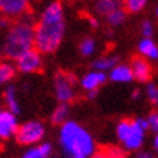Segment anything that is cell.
<instances>
[{"label": "cell", "instance_id": "obj_1", "mask_svg": "<svg viewBox=\"0 0 158 158\" xmlns=\"http://www.w3.org/2000/svg\"><path fill=\"white\" fill-rule=\"evenodd\" d=\"M65 34L64 9L60 2L49 3L34 26V48L41 54H52L61 45Z\"/></svg>", "mask_w": 158, "mask_h": 158}, {"label": "cell", "instance_id": "obj_2", "mask_svg": "<svg viewBox=\"0 0 158 158\" xmlns=\"http://www.w3.org/2000/svg\"><path fill=\"white\" fill-rule=\"evenodd\" d=\"M60 144L65 154V158L77 155L90 158L96 152V144L90 132L74 120H67L61 125Z\"/></svg>", "mask_w": 158, "mask_h": 158}, {"label": "cell", "instance_id": "obj_3", "mask_svg": "<svg viewBox=\"0 0 158 158\" xmlns=\"http://www.w3.org/2000/svg\"><path fill=\"white\" fill-rule=\"evenodd\" d=\"M34 48V26L25 19L16 20L6 29L2 42V54L6 58L16 60L23 52Z\"/></svg>", "mask_w": 158, "mask_h": 158}, {"label": "cell", "instance_id": "obj_4", "mask_svg": "<svg viewBox=\"0 0 158 158\" xmlns=\"http://www.w3.org/2000/svg\"><path fill=\"white\" fill-rule=\"evenodd\" d=\"M147 122L145 119H122L116 126L118 139L123 144L128 151H138L145 142L147 134Z\"/></svg>", "mask_w": 158, "mask_h": 158}, {"label": "cell", "instance_id": "obj_5", "mask_svg": "<svg viewBox=\"0 0 158 158\" xmlns=\"http://www.w3.org/2000/svg\"><path fill=\"white\" fill-rule=\"evenodd\" d=\"M76 77L71 73L60 71L54 78V89H55V96L60 103L68 105L70 102L74 100L76 97Z\"/></svg>", "mask_w": 158, "mask_h": 158}, {"label": "cell", "instance_id": "obj_6", "mask_svg": "<svg viewBox=\"0 0 158 158\" xmlns=\"http://www.w3.org/2000/svg\"><path fill=\"white\" fill-rule=\"evenodd\" d=\"M15 135H16V141L22 145L38 144L45 135V126L39 120H29L18 126Z\"/></svg>", "mask_w": 158, "mask_h": 158}, {"label": "cell", "instance_id": "obj_7", "mask_svg": "<svg viewBox=\"0 0 158 158\" xmlns=\"http://www.w3.org/2000/svg\"><path fill=\"white\" fill-rule=\"evenodd\" d=\"M16 70L23 74H35L42 70V54L38 52L35 48L23 52L16 60Z\"/></svg>", "mask_w": 158, "mask_h": 158}, {"label": "cell", "instance_id": "obj_8", "mask_svg": "<svg viewBox=\"0 0 158 158\" xmlns=\"http://www.w3.org/2000/svg\"><path fill=\"white\" fill-rule=\"evenodd\" d=\"M31 0H0V15L6 19H19L28 13Z\"/></svg>", "mask_w": 158, "mask_h": 158}, {"label": "cell", "instance_id": "obj_9", "mask_svg": "<svg viewBox=\"0 0 158 158\" xmlns=\"http://www.w3.org/2000/svg\"><path fill=\"white\" fill-rule=\"evenodd\" d=\"M129 67L132 71V76H134V80H138L141 83H149V80L152 78V67L147 58H134Z\"/></svg>", "mask_w": 158, "mask_h": 158}, {"label": "cell", "instance_id": "obj_10", "mask_svg": "<svg viewBox=\"0 0 158 158\" xmlns=\"http://www.w3.org/2000/svg\"><path fill=\"white\" fill-rule=\"evenodd\" d=\"M106 80H107L106 73L93 70V71L83 76V78L80 80V86L86 91H97L106 83Z\"/></svg>", "mask_w": 158, "mask_h": 158}, {"label": "cell", "instance_id": "obj_11", "mask_svg": "<svg viewBox=\"0 0 158 158\" xmlns=\"http://www.w3.org/2000/svg\"><path fill=\"white\" fill-rule=\"evenodd\" d=\"M18 129V120L16 115L10 113L9 110H3L0 112V139H7L12 135H15Z\"/></svg>", "mask_w": 158, "mask_h": 158}, {"label": "cell", "instance_id": "obj_12", "mask_svg": "<svg viewBox=\"0 0 158 158\" xmlns=\"http://www.w3.org/2000/svg\"><path fill=\"white\" fill-rule=\"evenodd\" d=\"M109 78L115 83H131L134 80L131 67L126 64H116L109 71Z\"/></svg>", "mask_w": 158, "mask_h": 158}, {"label": "cell", "instance_id": "obj_13", "mask_svg": "<svg viewBox=\"0 0 158 158\" xmlns=\"http://www.w3.org/2000/svg\"><path fill=\"white\" fill-rule=\"evenodd\" d=\"M138 49L141 57L151 60V61L158 60V47L152 38H142L138 44Z\"/></svg>", "mask_w": 158, "mask_h": 158}, {"label": "cell", "instance_id": "obj_14", "mask_svg": "<svg viewBox=\"0 0 158 158\" xmlns=\"http://www.w3.org/2000/svg\"><path fill=\"white\" fill-rule=\"evenodd\" d=\"M120 7H122V0H94V10L103 18Z\"/></svg>", "mask_w": 158, "mask_h": 158}, {"label": "cell", "instance_id": "obj_15", "mask_svg": "<svg viewBox=\"0 0 158 158\" xmlns=\"http://www.w3.org/2000/svg\"><path fill=\"white\" fill-rule=\"evenodd\" d=\"M52 155V147L48 142H44V144L34 147V148L28 149L23 154L22 158H49Z\"/></svg>", "mask_w": 158, "mask_h": 158}, {"label": "cell", "instance_id": "obj_16", "mask_svg": "<svg viewBox=\"0 0 158 158\" xmlns=\"http://www.w3.org/2000/svg\"><path fill=\"white\" fill-rule=\"evenodd\" d=\"M5 103L6 107L10 113L18 115L20 112V106H19V100H18V94H16V89L15 87H7L5 91Z\"/></svg>", "mask_w": 158, "mask_h": 158}, {"label": "cell", "instance_id": "obj_17", "mask_svg": "<svg viewBox=\"0 0 158 158\" xmlns=\"http://www.w3.org/2000/svg\"><path fill=\"white\" fill-rule=\"evenodd\" d=\"M116 64H118V60H116L115 55H103V57L97 58L96 61L93 62V68L96 71L106 73V71H110Z\"/></svg>", "mask_w": 158, "mask_h": 158}, {"label": "cell", "instance_id": "obj_18", "mask_svg": "<svg viewBox=\"0 0 158 158\" xmlns=\"http://www.w3.org/2000/svg\"><path fill=\"white\" fill-rule=\"evenodd\" d=\"M68 115H70V107H68V105L60 103V105L55 107V110L52 112L51 120H52L54 125H62L64 122L68 120Z\"/></svg>", "mask_w": 158, "mask_h": 158}, {"label": "cell", "instance_id": "obj_19", "mask_svg": "<svg viewBox=\"0 0 158 158\" xmlns=\"http://www.w3.org/2000/svg\"><path fill=\"white\" fill-rule=\"evenodd\" d=\"M16 74V68L10 62L3 61L0 62V86H3L6 83H9Z\"/></svg>", "mask_w": 158, "mask_h": 158}, {"label": "cell", "instance_id": "obj_20", "mask_svg": "<svg viewBox=\"0 0 158 158\" xmlns=\"http://www.w3.org/2000/svg\"><path fill=\"white\" fill-rule=\"evenodd\" d=\"M123 7L122 9L126 13H139L147 7L148 0H123Z\"/></svg>", "mask_w": 158, "mask_h": 158}, {"label": "cell", "instance_id": "obj_21", "mask_svg": "<svg viewBox=\"0 0 158 158\" xmlns=\"http://www.w3.org/2000/svg\"><path fill=\"white\" fill-rule=\"evenodd\" d=\"M125 19H126V12H125L122 7H120V9H118V10H115V12H112L110 15H107V16H106L107 23H109L110 26H113V28L120 26V25L125 22Z\"/></svg>", "mask_w": 158, "mask_h": 158}, {"label": "cell", "instance_id": "obj_22", "mask_svg": "<svg viewBox=\"0 0 158 158\" xmlns=\"http://www.w3.org/2000/svg\"><path fill=\"white\" fill-rule=\"evenodd\" d=\"M80 52H81V55H84V57H90V55H93V54L96 52V41L93 38H84L80 42Z\"/></svg>", "mask_w": 158, "mask_h": 158}, {"label": "cell", "instance_id": "obj_23", "mask_svg": "<svg viewBox=\"0 0 158 158\" xmlns=\"http://www.w3.org/2000/svg\"><path fill=\"white\" fill-rule=\"evenodd\" d=\"M147 97H148V100L152 103V105H157L158 102V87L157 84H154V83H147Z\"/></svg>", "mask_w": 158, "mask_h": 158}, {"label": "cell", "instance_id": "obj_24", "mask_svg": "<svg viewBox=\"0 0 158 158\" xmlns=\"http://www.w3.org/2000/svg\"><path fill=\"white\" fill-rule=\"evenodd\" d=\"M145 122H147V128H148V131H151V132H154V134H157L158 131V115L157 112H151L148 115V118L145 119Z\"/></svg>", "mask_w": 158, "mask_h": 158}, {"label": "cell", "instance_id": "obj_25", "mask_svg": "<svg viewBox=\"0 0 158 158\" xmlns=\"http://www.w3.org/2000/svg\"><path fill=\"white\" fill-rule=\"evenodd\" d=\"M154 23L151 20H144L142 25H141V34H142V38H152L154 35Z\"/></svg>", "mask_w": 158, "mask_h": 158}, {"label": "cell", "instance_id": "obj_26", "mask_svg": "<svg viewBox=\"0 0 158 158\" xmlns=\"http://www.w3.org/2000/svg\"><path fill=\"white\" fill-rule=\"evenodd\" d=\"M91 158H110L107 154H106V151H105V148H102V149H99V151H96V152L91 155Z\"/></svg>", "mask_w": 158, "mask_h": 158}, {"label": "cell", "instance_id": "obj_27", "mask_svg": "<svg viewBox=\"0 0 158 158\" xmlns=\"http://www.w3.org/2000/svg\"><path fill=\"white\" fill-rule=\"evenodd\" d=\"M136 158H155V155L151 151H139Z\"/></svg>", "mask_w": 158, "mask_h": 158}, {"label": "cell", "instance_id": "obj_28", "mask_svg": "<svg viewBox=\"0 0 158 158\" xmlns=\"http://www.w3.org/2000/svg\"><path fill=\"white\" fill-rule=\"evenodd\" d=\"M152 147H154L155 151L158 149V136H157V134H155V136H154V139H152Z\"/></svg>", "mask_w": 158, "mask_h": 158}, {"label": "cell", "instance_id": "obj_29", "mask_svg": "<svg viewBox=\"0 0 158 158\" xmlns=\"http://www.w3.org/2000/svg\"><path fill=\"white\" fill-rule=\"evenodd\" d=\"M138 97H139V90H135L132 93V99H138Z\"/></svg>", "mask_w": 158, "mask_h": 158}, {"label": "cell", "instance_id": "obj_30", "mask_svg": "<svg viewBox=\"0 0 158 158\" xmlns=\"http://www.w3.org/2000/svg\"><path fill=\"white\" fill-rule=\"evenodd\" d=\"M49 158H55V157H52V155H51V157H49Z\"/></svg>", "mask_w": 158, "mask_h": 158}, {"label": "cell", "instance_id": "obj_31", "mask_svg": "<svg viewBox=\"0 0 158 158\" xmlns=\"http://www.w3.org/2000/svg\"><path fill=\"white\" fill-rule=\"evenodd\" d=\"M0 112H2V107H0Z\"/></svg>", "mask_w": 158, "mask_h": 158}]
</instances>
